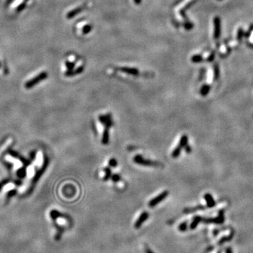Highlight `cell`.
Returning a JSON list of instances; mask_svg holds the SVG:
<instances>
[{"label": "cell", "instance_id": "1", "mask_svg": "<svg viewBox=\"0 0 253 253\" xmlns=\"http://www.w3.org/2000/svg\"><path fill=\"white\" fill-rule=\"evenodd\" d=\"M133 161L136 164L139 165H142V166H147V167H158L160 166V163L156 161H153V160H148V159H145L142 155H137L133 158Z\"/></svg>", "mask_w": 253, "mask_h": 253}, {"label": "cell", "instance_id": "2", "mask_svg": "<svg viewBox=\"0 0 253 253\" xmlns=\"http://www.w3.org/2000/svg\"><path fill=\"white\" fill-rule=\"evenodd\" d=\"M169 194H170V193H169V191H164L163 192L160 193L158 196H155L154 198L149 201L148 206L150 207H155V206H156L157 205H158L159 203H160L162 201L165 200V199L168 197Z\"/></svg>", "mask_w": 253, "mask_h": 253}, {"label": "cell", "instance_id": "3", "mask_svg": "<svg viewBox=\"0 0 253 253\" xmlns=\"http://www.w3.org/2000/svg\"><path fill=\"white\" fill-rule=\"evenodd\" d=\"M46 77H47V72H42V73H40V75L36 76L35 78L32 79L31 80L27 82L26 84H25V88L27 89L31 88V87L35 86V84L38 83V82H41V81L43 80V79H46Z\"/></svg>", "mask_w": 253, "mask_h": 253}, {"label": "cell", "instance_id": "4", "mask_svg": "<svg viewBox=\"0 0 253 253\" xmlns=\"http://www.w3.org/2000/svg\"><path fill=\"white\" fill-rule=\"evenodd\" d=\"M193 0H183L181 3L175 8L174 9V13L175 16H176V19L179 21H183V17L181 14V11L184 9V7H186L189 3H191Z\"/></svg>", "mask_w": 253, "mask_h": 253}, {"label": "cell", "instance_id": "5", "mask_svg": "<svg viewBox=\"0 0 253 253\" xmlns=\"http://www.w3.org/2000/svg\"><path fill=\"white\" fill-rule=\"evenodd\" d=\"M221 35V21L219 17H215L214 19V37L218 39Z\"/></svg>", "mask_w": 253, "mask_h": 253}, {"label": "cell", "instance_id": "6", "mask_svg": "<svg viewBox=\"0 0 253 253\" xmlns=\"http://www.w3.org/2000/svg\"><path fill=\"white\" fill-rule=\"evenodd\" d=\"M149 217V213L148 212H144L141 214L140 216L139 217V218L137 219V220L136 221L135 224H134V228H139L141 226H142L143 224L144 223L148 218Z\"/></svg>", "mask_w": 253, "mask_h": 253}, {"label": "cell", "instance_id": "7", "mask_svg": "<svg viewBox=\"0 0 253 253\" xmlns=\"http://www.w3.org/2000/svg\"><path fill=\"white\" fill-rule=\"evenodd\" d=\"M202 220H203L204 222H205V223H211V222H212V223H215V224H222L223 223L224 221V213H223V211L221 210L219 212V216L216 217V218H214V219H202Z\"/></svg>", "mask_w": 253, "mask_h": 253}, {"label": "cell", "instance_id": "8", "mask_svg": "<svg viewBox=\"0 0 253 253\" xmlns=\"http://www.w3.org/2000/svg\"><path fill=\"white\" fill-rule=\"evenodd\" d=\"M109 129L110 127H105L104 131L103 132L101 142L103 145H107L109 143Z\"/></svg>", "mask_w": 253, "mask_h": 253}, {"label": "cell", "instance_id": "9", "mask_svg": "<svg viewBox=\"0 0 253 253\" xmlns=\"http://www.w3.org/2000/svg\"><path fill=\"white\" fill-rule=\"evenodd\" d=\"M204 197H205L206 202H207V207H212L215 205V201L213 199V198H212V196H211L210 194H205Z\"/></svg>", "mask_w": 253, "mask_h": 253}, {"label": "cell", "instance_id": "10", "mask_svg": "<svg viewBox=\"0 0 253 253\" xmlns=\"http://www.w3.org/2000/svg\"><path fill=\"white\" fill-rule=\"evenodd\" d=\"M201 221H202V217L200 216H196L194 218V219H193V222H191V224H190V228H191V229H195L198 225V224L200 223Z\"/></svg>", "mask_w": 253, "mask_h": 253}, {"label": "cell", "instance_id": "11", "mask_svg": "<svg viewBox=\"0 0 253 253\" xmlns=\"http://www.w3.org/2000/svg\"><path fill=\"white\" fill-rule=\"evenodd\" d=\"M122 72H124L125 73L133 75H137L139 74V71L138 70L135 68H122L120 69Z\"/></svg>", "mask_w": 253, "mask_h": 253}, {"label": "cell", "instance_id": "12", "mask_svg": "<svg viewBox=\"0 0 253 253\" xmlns=\"http://www.w3.org/2000/svg\"><path fill=\"white\" fill-rule=\"evenodd\" d=\"M111 118H112L111 115L110 114V113H108V114L101 115V116H98V120H99V122L102 124H103L105 122L108 121V120L111 119Z\"/></svg>", "mask_w": 253, "mask_h": 253}, {"label": "cell", "instance_id": "13", "mask_svg": "<svg viewBox=\"0 0 253 253\" xmlns=\"http://www.w3.org/2000/svg\"><path fill=\"white\" fill-rule=\"evenodd\" d=\"M188 141H189V139H188L187 136L183 135L182 137H181V139H180L179 143L178 145H179L180 147L182 148H184L188 144Z\"/></svg>", "mask_w": 253, "mask_h": 253}, {"label": "cell", "instance_id": "14", "mask_svg": "<svg viewBox=\"0 0 253 253\" xmlns=\"http://www.w3.org/2000/svg\"><path fill=\"white\" fill-rule=\"evenodd\" d=\"M182 148L180 147L179 145L177 146L173 150L172 153V157L173 158H177L179 156V155L181 154V151L182 150Z\"/></svg>", "mask_w": 253, "mask_h": 253}, {"label": "cell", "instance_id": "15", "mask_svg": "<svg viewBox=\"0 0 253 253\" xmlns=\"http://www.w3.org/2000/svg\"><path fill=\"white\" fill-rule=\"evenodd\" d=\"M210 87L208 84H205V85H203L200 90L201 95L203 96H205L210 92Z\"/></svg>", "mask_w": 253, "mask_h": 253}, {"label": "cell", "instance_id": "16", "mask_svg": "<svg viewBox=\"0 0 253 253\" xmlns=\"http://www.w3.org/2000/svg\"><path fill=\"white\" fill-rule=\"evenodd\" d=\"M104 172H105V175H104V177H103V181H108V180L111 177V175H112L111 169H110V168H105Z\"/></svg>", "mask_w": 253, "mask_h": 253}, {"label": "cell", "instance_id": "17", "mask_svg": "<svg viewBox=\"0 0 253 253\" xmlns=\"http://www.w3.org/2000/svg\"><path fill=\"white\" fill-rule=\"evenodd\" d=\"M204 208H205V207H204L203 206L199 205V206H197V207H192V208H186L184 210V212H185V213H190V212H194V211H196V210H203Z\"/></svg>", "mask_w": 253, "mask_h": 253}, {"label": "cell", "instance_id": "18", "mask_svg": "<svg viewBox=\"0 0 253 253\" xmlns=\"http://www.w3.org/2000/svg\"><path fill=\"white\" fill-rule=\"evenodd\" d=\"M81 10H82V8H77V9L71 11L70 12L69 14L67 15V18H72L73 16H75L76 14H77L78 13L80 12Z\"/></svg>", "mask_w": 253, "mask_h": 253}, {"label": "cell", "instance_id": "19", "mask_svg": "<svg viewBox=\"0 0 253 253\" xmlns=\"http://www.w3.org/2000/svg\"><path fill=\"white\" fill-rule=\"evenodd\" d=\"M202 59H203V57L200 55H195L191 58L192 61L194 63H200V61H202Z\"/></svg>", "mask_w": 253, "mask_h": 253}, {"label": "cell", "instance_id": "20", "mask_svg": "<svg viewBox=\"0 0 253 253\" xmlns=\"http://www.w3.org/2000/svg\"><path fill=\"white\" fill-rule=\"evenodd\" d=\"M187 225H188L187 222H183V223H181V224H179V230L180 231H182V232L186 231V230L187 229Z\"/></svg>", "mask_w": 253, "mask_h": 253}, {"label": "cell", "instance_id": "21", "mask_svg": "<svg viewBox=\"0 0 253 253\" xmlns=\"http://www.w3.org/2000/svg\"><path fill=\"white\" fill-rule=\"evenodd\" d=\"M111 180L112 181H113V182L116 183L118 182V181H120V180L121 179V176H120L118 174H113L111 175Z\"/></svg>", "mask_w": 253, "mask_h": 253}, {"label": "cell", "instance_id": "22", "mask_svg": "<svg viewBox=\"0 0 253 253\" xmlns=\"http://www.w3.org/2000/svg\"><path fill=\"white\" fill-rule=\"evenodd\" d=\"M108 164H109V166L111 168H116L117 165H118V161H117L116 158H111L110 159Z\"/></svg>", "mask_w": 253, "mask_h": 253}, {"label": "cell", "instance_id": "23", "mask_svg": "<svg viewBox=\"0 0 253 253\" xmlns=\"http://www.w3.org/2000/svg\"><path fill=\"white\" fill-rule=\"evenodd\" d=\"M243 36V31L242 29H239L238 30V34H237V39L238 41H241V39Z\"/></svg>", "mask_w": 253, "mask_h": 253}, {"label": "cell", "instance_id": "24", "mask_svg": "<svg viewBox=\"0 0 253 253\" xmlns=\"http://www.w3.org/2000/svg\"><path fill=\"white\" fill-rule=\"evenodd\" d=\"M220 51H221V53H224V54H226V53L228 52V49L226 48V46H224V45H222L221 46V48H220Z\"/></svg>", "mask_w": 253, "mask_h": 253}, {"label": "cell", "instance_id": "25", "mask_svg": "<svg viewBox=\"0 0 253 253\" xmlns=\"http://www.w3.org/2000/svg\"><path fill=\"white\" fill-rule=\"evenodd\" d=\"M184 148L185 149V151H186V153H191V151H192V148H191V147L190 146L189 144H187V145L185 146Z\"/></svg>", "mask_w": 253, "mask_h": 253}, {"label": "cell", "instance_id": "26", "mask_svg": "<svg viewBox=\"0 0 253 253\" xmlns=\"http://www.w3.org/2000/svg\"><path fill=\"white\" fill-rule=\"evenodd\" d=\"M90 30H91V27L90 26H88V25L84 27V30H83L84 33H87V32L90 31Z\"/></svg>", "mask_w": 253, "mask_h": 253}, {"label": "cell", "instance_id": "27", "mask_svg": "<svg viewBox=\"0 0 253 253\" xmlns=\"http://www.w3.org/2000/svg\"><path fill=\"white\" fill-rule=\"evenodd\" d=\"M249 39H250L249 41L252 44H253V30L252 32H251V34H250V35Z\"/></svg>", "mask_w": 253, "mask_h": 253}, {"label": "cell", "instance_id": "28", "mask_svg": "<svg viewBox=\"0 0 253 253\" xmlns=\"http://www.w3.org/2000/svg\"><path fill=\"white\" fill-rule=\"evenodd\" d=\"M24 7H25V4H21V5L18 6V8L17 10L18 11H20L22 10V9H24Z\"/></svg>", "mask_w": 253, "mask_h": 253}, {"label": "cell", "instance_id": "29", "mask_svg": "<svg viewBox=\"0 0 253 253\" xmlns=\"http://www.w3.org/2000/svg\"><path fill=\"white\" fill-rule=\"evenodd\" d=\"M145 252H146V253H154V252H153V251H152L150 249V248H148V247L146 248V249H145Z\"/></svg>", "mask_w": 253, "mask_h": 253}, {"label": "cell", "instance_id": "30", "mask_svg": "<svg viewBox=\"0 0 253 253\" xmlns=\"http://www.w3.org/2000/svg\"><path fill=\"white\" fill-rule=\"evenodd\" d=\"M226 253H233L232 252V249L231 248H227L226 250Z\"/></svg>", "mask_w": 253, "mask_h": 253}, {"label": "cell", "instance_id": "31", "mask_svg": "<svg viewBox=\"0 0 253 253\" xmlns=\"http://www.w3.org/2000/svg\"><path fill=\"white\" fill-rule=\"evenodd\" d=\"M141 1H142V0H134V2H135L136 4H140Z\"/></svg>", "mask_w": 253, "mask_h": 253}]
</instances>
